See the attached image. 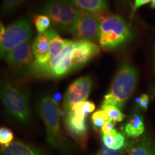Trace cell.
Instances as JSON below:
<instances>
[{"label": "cell", "instance_id": "cell-1", "mask_svg": "<svg viewBox=\"0 0 155 155\" xmlns=\"http://www.w3.org/2000/svg\"><path fill=\"white\" fill-rule=\"evenodd\" d=\"M37 109L45 125L48 144L60 152L68 153V142L62 133L60 126L61 113L57 101L50 95L42 96L37 105Z\"/></svg>", "mask_w": 155, "mask_h": 155}, {"label": "cell", "instance_id": "cell-2", "mask_svg": "<svg viewBox=\"0 0 155 155\" xmlns=\"http://www.w3.org/2000/svg\"><path fill=\"white\" fill-rule=\"evenodd\" d=\"M137 82V71L128 63H124L116 73L102 106H115L123 109L126 103L134 91Z\"/></svg>", "mask_w": 155, "mask_h": 155}, {"label": "cell", "instance_id": "cell-3", "mask_svg": "<svg viewBox=\"0 0 155 155\" xmlns=\"http://www.w3.org/2000/svg\"><path fill=\"white\" fill-rule=\"evenodd\" d=\"M1 98L6 111L11 117L20 123H30L31 114L28 96L24 88L9 81L2 79Z\"/></svg>", "mask_w": 155, "mask_h": 155}, {"label": "cell", "instance_id": "cell-4", "mask_svg": "<svg viewBox=\"0 0 155 155\" xmlns=\"http://www.w3.org/2000/svg\"><path fill=\"white\" fill-rule=\"evenodd\" d=\"M132 33L126 21L119 15L101 17L99 42L102 48L115 50L129 41Z\"/></svg>", "mask_w": 155, "mask_h": 155}, {"label": "cell", "instance_id": "cell-5", "mask_svg": "<svg viewBox=\"0 0 155 155\" xmlns=\"http://www.w3.org/2000/svg\"><path fill=\"white\" fill-rule=\"evenodd\" d=\"M40 12L50 19L53 28L70 33L83 13L69 0H48Z\"/></svg>", "mask_w": 155, "mask_h": 155}, {"label": "cell", "instance_id": "cell-6", "mask_svg": "<svg viewBox=\"0 0 155 155\" xmlns=\"http://www.w3.org/2000/svg\"><path fill=\"white\" fill-rule=\"evenodd\" d=\"M32 28L28 19H17L5 28L2 35H0V55L5 58L9 52L24 42L31 40Z\"/></svg>", "mask_w": 155, "mask_h": 155}, {"label": "cell", "instance_id": "cell-7", "mask_svg": "<svg viewBox=\"0 0 155 155\" xmlns=\"http://www.w3.org/2000/svg\"><path fill=\"white\" fill-rule=\"evenodd\" d=\"M35 58L31 40L17 46L7 54L4 59L12 73L18 76H24L30 73Z\"/></svg>", "mask_w": 155, "mask_h": 155}, {"label": "cell", "instance_id": "cell-8", "mask_svg": "<svg viewBox=\"0 0 155 155\" xmlns=\"http://www.w3.org/2000/svg\"><path fill=\"white\" fill-rule=\"evenodd\" d=\"M65 115V126L69 134L81 147L85 148L88 139L86 124L88 114L83 110L81 103L73 106Z\"/></svg>", "mask_w": 155, "mask_h": 155}, {"label": "cell", "instance_id": "cell-9", "mask_svg": "<svg viewBox=\"0 0 155 155\" xmlns=\"http://www.w3.org/2000/svg\"><path fill=\"white\" fill-rule=\"evenodd\" d=\"M101 17L83 12L71 30V34L76 41L95 42L99 40Z\"/></svg>", "mask_w": 155, "mask_h": 155}, {"label": "cell", "instance_id": "cell-10", "mask_svg": "<svg viewBox=\"0 0 155 155\" xmlns=\"http://www.w3.org/2000/svg\"><path fill=\"white\" fill-rule=\"evenodd\" d=\"M93 80L90 76H83L73 81L68 88L63 101V108L67 114L75 104L87 101L93 88Z\"/></svg>", "mask_w": 155, "mask_h": 155}, {"label": "cell", "instance_id": "cell-11", "mask_svg": "<svg viewBox=\"0 0 155 155\" xmlns=\"http://www.w3.org/2000/svg\"><path fill=\"white\" fill-rule=\"evenodd\" d=\"M99 53L100 48L94 42L82 40L75 41L74 50L71 57L73 71L83 68Z\"/></svg>", "mask_w": 155, "mask_h": 155}, {"label": "cell", "instance_id": "cell-12", "mask_svg": "<svg viewBox=\"0 0 155 155\" xmlns=\"http://www.w3.org/2000/svg\"><path fill=\"white\" fill-rule=\"evenodd\" d=\"M73 5L83 12L99 16L108 11L107 0H69Z\"/></svg>", "mask_w": 155, "mask_h": 155}, {"label": "cell", "instance_id": "cell-13", "mask_svg": "<svg viewBox=\"0 0 155 155\" xmlns=\"http://www.w3.org/2000/svg\"><path fill=\"white\" fill-rule=\"evenodd\" d=\"M120 155H155V144L147 137L137 142H128Z\"/></svg>", "mask_w": 155, "mask_h": 155}, {"label": "cell", "instance_id": "cell-14", "mask_svg": "<svg viewBox=\"0 0 155 155\" xmlns=\"http://www.w3.org/2000/svg\"><path fill=\"white\" fill-rule=\"evenodd\" d=\"M1 155H46L42 150L22 141H13L2 147Z\"/></svg>", "mask_w": 155, "mask_h": 155}, {"label": "cell", "instance_id": "cell-15", "mask_svg": "<svg viewBox=\"0 0 155 155\" xmlns=\"http://www.w3.org/2000/svg\"><path fill=\"white\" fill-rule=\"evenodd\" d=\"M53 30V29H50L45 32L39 33L35 40L32 42V50L35 56V61H40L48 55Z\"/></svg>", "mask_w": 155, "mask_h": 155}, {"label": "cell", "instance_id": "cell-16", "mask_svg": "<svg viewBox=\"0 0 155 155\" xmlns=\"http://www.w3.org/2000/svg\"><path fill=\"white\" fill-rule=\"evenodd\" d=\"M68 41L69 40H64V39L61 38L59 36V35L53 30V33H52L51 40H50L49 52H48V55L40 61H35L33 65H40L48 63V62H50L52 59L58 56L63 51L64 48L66 46Z\"/></svg>", "mask_w": 155, "mask_h": 155}, {"label": "cell", "instance_id": "cell-17", "mask_svg": "<svg viewBox=\"0 0 155 155\" xmlns=\"http://www.w3.org/2000/svg\"><path fill=\"white\" fill-rule=\"evenodd\" d=\"M144 131V124L142 116L139 114H133L124 127L126 135L130 138H137L142 134Z\"/></svg>", "mask_w": 155, "mask_h": 155}, {"label": "cell", "instance_id": "cell-18", "mask_svg": "<svg viewBox=\"0 0 155 155\" xmlns=\"http://www.w3.org/2000/svg\"><path fill=\"white\" fill-rule=\"evenodd\" d=\"M102 141L104 147L113 150H119L125 147V137L121 133H116L113 135H102Z\"/></svg>", "mask_w": 155, "mask_h": 155}, {"label": "cell", "instance_id": "cell-19", "mask_svg": "<svg viewBox=\"0 0 155 155\" xmlns=\"http://www.w3.org/2000/svg\"><path fill=\"white\" fill-rule=\"evenodd\" d=\"M26 0H3L1 8L2 15H9L20 7Z\"/></svg>", "mask_w": 155, "mask_h": 155}, {"label": "cell", "instance_id": "cell-20", "mask_svg": "<svg viewBox=\"0 0 155 155\" xmlns=\"http://www.w3.org/2000/svg\"><path fill=\"white\" fill-rule=\"evenodd\" d=\"M102 109L105 112L108 119L115 122L122 121L124 119V114L122 113L121 109L115 106H101Z\"/></svg>", "mask_w": 155, "mask_h": 155}, {"label": "cell", "instance_id": "cell-21", "mask_svg": "<svg viewBox=\"0 0 155 155\" xmlns=\"http://www.w3.org/2000/svg\"><path fill=\"white\" fill-rule=\"evenodd\" d=\"M33 22L39 33L47 31L51 25V20L45 15H36L34 17Z\"/></svg>", "mask_w": 155, "mask_h": 155}, {"label": "cell", "instance_id": "cell-22", "mask_svg": "<svg viewBox=\"0 0 155 155\" xmlns=\"http://www.w3.org/2000/svg\"><path fill=\"white\" fill-rule=\"evenodd\" d=\"M91 120L94 127L96 129H97L98 128H101L103 125L104 124V123L106 121H108V119L105 112L101 108V109L98 110V111H95L93 114L91 116Z\"/></svg>", "mask_w": 155, "mask_h": 155}, {"label": "cell", "instance_id": "cell-23", "mask_svg": "<svg viewBox=\"0 0 155 155\" xmlns=\"http://www.w3.org/2000/svg\"><path fill=\"white\" fill-rule=\"evenodd\" d=\"M14 138L13 132L8 128L2 127L0 129V144L2 146L5 147L11 144Z\"/></svg>", "mask_w": 155, "mask_h": 155}, {"label": "cell", "instance_id": "cell-24", "mask_svg": "<svg viewBox=\"0 0 155 155\" xmlns=\"http://www.w3.org/2000/svg\"><path fill=\"white\" fill-rule=\"evenodd\" d=\"M115 121H112V120L108 119L106 121L104 124L101 127V131L103 134H107V135H113L117 133V131L114 128L115 126Z\"/></svg>", "mask_w": 155, "mask_h": 155}, {"label": "cell", "instance_id": "cell-25", "mask_svg": "<svg viewBox=\"0 0 155 155\" xmlns=\"http://www.w3.org/2000/svg\"><path fill=\"white\" fill-rule=\"evenodd\" d=\"M125 147L123 149H121V150H110V149H108L107 147H104L101 149V150H100L99 152L97 153L96 155H120L122 153V152L124 150Z\"/></svg>", "mask_w": 155, "mask_h": 155}, {"label": "cell", "instance_id": "cell-26", "mask_svg": "<svg viewBox=\"0 0 155 155\" xmlns=\"http://www.w3.org/2000/svg\"><path fill=\"white\" fill-rule=\"evenodd\" d=\"M81 107H82L83 111L87 114H88L94 111L95 108H96V106L93 102L86 101L81 103Z\"/></svg>", "mask_w": 155, "mask_h": 155}, {"label": "cell", "instance_id": "cell-27", "mask_svg": "<svg viewBox=\"0 0 155 155\" xmlns=\"http://www.w3.org/2000/svg\"><path fill=\"white\" fill-rule=\"evenodd\" d=\"M150 2H152V0H135L134 3L132 7V12H131V17L133 16L134 14L135 13V12L137 10V9L141 7V6L147 5V4L150 3Z\"/></svg>", "mask_w": 155, "mask_h": 155}, {"label": "cell", "instance_id": "cell-28", "mask_svg": "<svg viewBox=\"0 0 155 155\" xmlns=\"http://www.w3.org/2000/svg\"><path fill=\"white\" fill-rule=\"evenodd\" d=\"M149 101H150L149 96H147L146 94L142 95V96H141V101L139 103V106H140V108L146 110L147 107H148Z\"/></svg>", "mask_w": 155, "mask_h": 155}, {"label": "cell", "instance_id": "cell-29", "mask_svg": "<svg viewBox=\"0 0 155 155\" xmlns=\"http://www.w3.org/2000/svg\"><path fill=\"white\" fill-rule=\"evenodd\" d=\"M121 1L124 4H128V5H130L131 4V0H121Z\"/></svg>", "mask_w": 155, "mask_h": 155}, {"label": "cell", "instance_id": "cell-30", "mask_svg": "<svg viewBox=\"0 0 155 155\" xmlns=\"http://www.w3.org/2000/svg\"><path fill=\"white\" fill-rule=\"evenodd\" d=\"M151 7L153 9H155V0H152V2H151Z\"/></svg>", "mask_w": 155, "mask_h": 155}]
</instances>
